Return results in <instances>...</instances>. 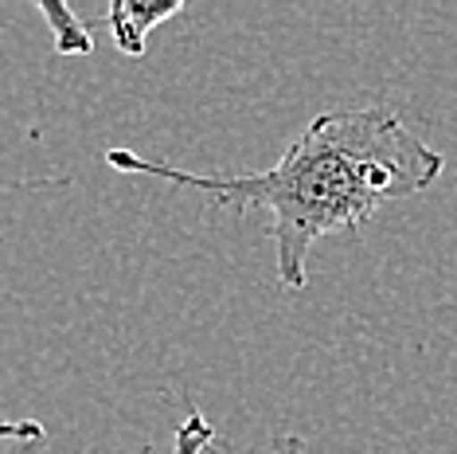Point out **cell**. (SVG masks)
<instances>
[{"instance_id": "obj_1", "label": "cell", "mask_w": 457, "mask_h": 454, "mask_svg": "<svg viewBox=\"0 0 457 454\" xmlns=\"http://www.w3.org/2000/svg\"><path fill=\"white\" fill-rule=\"evenodd\" d=\"M102 157L118 172L212 196L223 212L266 208L278 247V278L289 290L309 282L313 243L363 223L383 204L430 189L445 164L442 153L426 146L399 114L376 106L320 114L278 164L262 172H188L129 149H106Z\"/></svg>"}, {"instance_id": "obj_2", "label": "cell", "mask_w": 457, "mask_h": 454, "mask_svg": "<svg viewBox=\"0 0 457 454\" xmlns=\"http://www.w3.org/2000/svg\"><path fill=\"white\" fill-rule=\"evenodd\" d=\"M180 13H184V0H169V4H149V0H110L106 24H110L113 47L129 59L145 55V44H149L153 28H161L164 20H172Z\"/></svg>"}, {"instance_id": "obj_3", "label": "cell", "mask_w": 457, "mask_h": 454, "mask_svg": "<svg viewBox=\"0 0 457 454\" xmlns=\"http://www.w3.org/2000/svg\"><path fill=\"white\" fill-rule=\"evenodd\" d=\"M39 13H44V20L51 24V36H55V51H59V55H90V51H95L90 24L71 4L44 0V4H39Z\"/></svg>"}, {"instance_id": "obj_4", "label": "cell", "mask_w": 457, "mask_h": 454, "mask_svg": "<svg viewBox=\"0 0 457 454\" xmlns=\"http://www.w3.org/2000/svg\"><path fill=\"white\" fill-rule=\"evenodd\" d=\"M51 439L39 419L0 423V454H47Z\"/></svg>"}, {"instance_id": "obj_5", "label": "cell", "mask_w": 457, "mask_h": 454, "mask_svg": "<svg viewBox=\"0 0 457 454\" xmlns=\"http://www.w3.org/2000/svg\"><path fill=\"white\" fill-rule=\"evenodd\" d=\"M207 450H215V427L204 419V411H188L184 423L176 427L172 454H207Z\"/></svg>"}, {"instance_id": "obj_6", "label": "cell", "mask_w": 457, "mask_h": 454, "mask_svg": "<svg viewBox=\"0 0 457 454\" xmlns=\"http://www.w3.org/2000/svg\"><path fill=\"white\" fill-rule=\"evenodd\" d=\"M274 454H309V447H305V439H297V435H282L274 442Z\"/></svg>"}]
</instances>
